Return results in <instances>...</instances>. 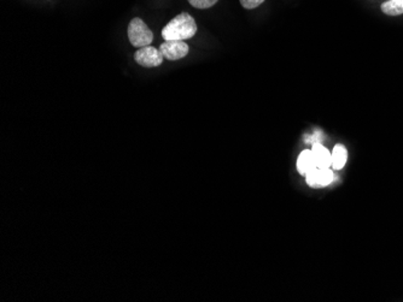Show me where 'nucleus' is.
<instances>
[{
    "label": "nucleus",
    "instance_id": "obj_1",
    "mask_svg": "<svg viewBox=\"0 0 403 302\" xmlns=\"http://www.w3.org/2000/svg\"><path fill=\"white\" fill-rule=\"evenodd\" d=\"M197 33V23L189 13H181L162 29V37L165 41H184Z\"/></svg>",
    "mask_w": 403,
    "mask_h": 302
},
{
    "label": "nucleus",
    "instance_id": "obj_2",
    "mask_svg": "<svg viewBox=\"0 0 403 302\" xmlns=\"http://www.w3.org/2000/svg\"><path fill=\"white\" fill-rule=\"evenodd\" d=\"M128 39L134 47L141 49L145 46L151 45L153 40V33L141 18H133L128 25Z\"/></svg>",
    "mask_w": 403,
    "mask_h": 302
},
{
    "label": "nucleus",
    "instance_id": "obj_3",
    "mask_svg": "<svg viewBox=\"0 0 403 302\" xmlns=\"http://www.w3.org/2000/svg\"><path fill=\"white\" fill-rule=\"evenodd\" d=\"M134 59L139 66L144 68H156L163 63V54L153 46H145L136 51Z\"/></svg>",
    "mask_w": 403,
    "mask_h": 302
},
{
    "label": "nucleus",
    "instance_id": "obj_4",
    "mask_svg": "<svg viewBox=\"0 0 403 302\" xmlns=\"http://www.w3.org/2000/svg\"><path fill=\"white\" fill-rule=\"evenodd\" d=\"M160 51L165 59L179 61L189 54V47L185 41H165L160 46Z\"/></svg>",
    "mask_w": 403,
    "mask_h": 302
},
{
    "label": "nucleus",
    "instance_id": "obj_5",
    "mask_svg": "<svg viewBox=\"0 0 403 302\" xmlns=\"http://www.w3.org/2000/svg\"><path fill=\"white\" fill-rule=\"evenodd\" d=\"M334 172L331 169L315 168L305 175V182L312 188H324L332 183Z\"/></svg>",
    "mask_w": 403,
    "mask_h": 302
},
{
    "label": "nucleus",
    "instance_id": "obj_6",
    "mask_svg": "<svg viewBox=\"0 0 403 302\" xmlns=\"http://www.w3.org/2000/svg\"><path fill=\"white\" fill-rule=\"evenodd\" d=\"M312 151H313L314 158L317 162V168L329 169L332 167V157L325 146H322L319 143H314Z\"/></svg>",
    "mask_w": 403,
    "mask_h": 302
},
{
    "label": "nucleus",
    "instance_id": "obj_7",
    "mask_svg": "<svg viewBox=\"0 0 403 302\" xmlns=\"http://www.w3.org/2000/svg\"><path fill=\"white\" fill-rule=\"evenodd\" d=\"M315 168H317V162H315L312 150H305V151L302 152L298 155L297 170H298L300 175L305 176L309 171H312Z\"/></svg>",
    "mask_w": 403,
    "mask_h": 302
},
{
    "label": "nucleus",
    "instance_id": "obj_8",
    "mask_svg": "<svg viewBox=\"0 0 403 302\" xmlns=\"http://www.w3.org/2000/svg\"><path fill=\"white\" fill-rule=\"evenodd\" d=\"M332 157V168L336 170H341L346 167V160H348V151L343 145H336L334 151L331 153Z\"/></svg>",
    "mask_w": 403,
    "mask_h": 302
},
{
    "label": "nucleus",
    "instance_id": "obj_9",
    "mask_svg": "<svg viewBox=\"0 0 403 302\" xmlns=\"http://www.w3.org/2000/svg\"><path fill=\"white\" fill-rule=\"evenodd\" d=\"M382 11L387 16L403 15V0H389L382 3Z\"/></svg>",
    "mask_w": 403,
    "mask_h": 302
},
{
    "label": "nucleus",
    "instance_id": "obj_10",
    "mask_svg": "<svg viewBox=\"0 0 403 302\" xmlns=\"http://www.w3.org/2000/svg\"><path fill=\"white\" fill-rule=\"evenodd\" d=\"M218 0H189V4L196 8H209L214 6Z\"/></svg>",
    "mask_w": 403,
    "mask_h": 302
},
{
    "label": "nucleus",
    "instance_id": "obj_11",
    "mask_svg": "<svg viewBox=\"0 0 403 302\" xmlns=\"http://www.w3.org/2000/svg\"><path fill=\"white\" fill-rule=\"evenodd\" d=\"M243 8L251 10V8H259V5L264 3V0H239Z\"/></svg>",
    "mask_w": 403,
    "mask_h": 302
}]
</instances>
